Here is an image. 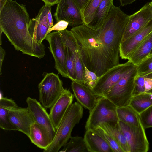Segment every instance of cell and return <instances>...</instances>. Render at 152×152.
Returning <instances> with one entry per match:
<instances>
[{"label":"cell","instance_id":"cell-1","mask_svg":"<svg viewBox=\"0 0 152 152\" xmlns=\"http://www.w3.org/2000/svg\"><path fill=\"white\" fill-rule=\"evenodd\" d=\"M84 64L99 77L119 64L123 34L104 26L94 30L85 24L72 27Z\"/></svg>","mask_w":152,"mask_h":152},{"label":"cell","instance_id":"cell-2","mask_svg":"<svg viewBox=\"0 0 152 152\" xmlns=\"http://www.w3.org/2000/svg\"><path fill=\"white\" fill-rule=\"evenodd\" d=\"M29 16L25 5L7 0L0 10V30L15 49L23 54L38 57L45 47L36 42L28 30Z\"/></svg>","mask_w":152,"mask_h":152},{"label":"cell","instance_id":"cell-3","mask_svg":"<svg viewBox=\"0 0 152 152\" xmlns=\"http://www.w3.org/2000/svg\"><path fill=\"white\" fill-rule=\"evenodd\" d=\"M83 115L82 106L78 102L72 103L68 107L56 129L52 142L44 152H58L71 137L74 127L78 124Z\"/></svg>","mask_w":152,"mask_h":152},{"label":"cell","instance_id":"cell-4","mask_svg":"<svg viewBox=\"0 0 152 152\" xmlns=\"http://www.w3.org/2000/svg\"><path fill=\"white\" fill-rule=\"evenodd\" d=\"M117 108V106L107 99L103 96H99L95 106L89 110L85 126L86 130L94 129L104 123H118Z\"/></svg>","mask_w":152,"mask_h":152},{"label":"cell","instance_id":"cell-5","mask_svg":"<svg viewBox=\"0 0 152 152\" xmlns=\"http://www.w3.org/2000/svg\"><path fill=\"white\" fill-rule=\"evenodd\" d=\"M137 75L135 66L103 96L109 100L117 107L129 105L132 97L135 80Z\"/></svg>","mask_w":152,"mask_h":152},{"label":"cell","instance_id":"cell-6","mask_svg":"<svg viewBox=\"0 0 152 152\" xmlns=\"http://www.w3.org/2000/svg\"><path fill=\"white\" fill-rule=\"evenodd\" d=\"M39 100L46 109H50L65 90L58 76L47 73L38 85Z\"/></svg>","mask_w":152,"mask_h":152},{"label":"cell","instance_id":"cell-7","mask_svg":"<svg viewBox=\"0 0 152 152\" xmlns=\"http://www.w3.org/2000/svg\"><path fill=\"white\" fill-rule=\"evenodd\" d=\"M135 66L127 61L109 69L99 77L95 86L91 90L92 92L98 96H103Z\"/></svg>","mask_w":152,"mask_h":152},{"label":"cell","instance_id":"cell-8","mask_svg":"<svg viewBox=\"0 0 152 152\" xmlns=\"http://www.w3.org/2000/svg\"><path fill=\"white\" fill-rule=\"evenodd\" d=\"M51 8L43 6L35 18L30 19L28 24L30 34L34 39L39 44L46 38L53 22L51 12Z\"/></svg>","mask_w":152,"mask_h":152},{"label":"cell","instance_id":"cell-9","mask_svg":"<svg viewBox=\"0 0 152 152\" xmlns=\"http://www.w3.org/2000/svg\"><path fill=\"white\" fill-rule=\"evenodd\" d=\"M118 123L130 152H147L148 151L149 143L145 129L140 121L138 126H130L120 121Z\"/></svg>","mask_w":152,"mask_h":152},{"label":"cell","instance_id":"cell-10","mask_svg":"<svg viewBox=\"0 0 152 152\" xmlns=\"http://www.w3.org/2000/svg\"><path fill=\"white\" fill-rule=\"evenodd\" d=\"M55 62V68L63 77L69 78L66 64V52L60 31L50 32L45 39Z\"/></svg>","mask_w":152,"mask_h":152},{"label":"cell","instance_id":"cell-11","mask_svg":"<svg viewBox=\"0 0 152 152\" xmlns=\"http://www.w3.org/2000/svg\"><path fill=\"white\" fill-rule=\"evenodd\" d=\"M26 102L35 122L42 128L51 143L55 136L56 130L45 109L36 99L28 97Z\"/></svg>","mask_w":152,"mask_h":152},{"label":"cell","instance_id":"cell-12","mask_svg":"<svg viewBox=\"0 0 152 152\" xmlns=\"http://www.w3.org/2000/svg\"><path fill=\"white\" fill-rule=\"evenodd\" d=\"M54 16L57 22L64 20L72 27L84 24L80 10L74 0H60Z\"/></svg>","mask_w":152,"mask_h":152},{"label":"cell","instance_id":"cell-13","mask_svg":"<svg viewBox=\"0 0 152 152\" xmlns=\"http://www.w3.org/2000/svg\"><path fill=\"white\" fill-rule=\"evenodd\" d=\"M152 19V3L148 2L139 10L129 15L121 42L130 37Z\"/></svg>","mask_w":152,"mask_h":152},{"label":"cell","instance_id":"cell-14","mask_svg":"<svg viewBox=\"0 0 152 152\" xmlns=\"http://www.w3.org/2000/svg\"><path fill=\"white\" fill-rule=\"evenodd\" d=\"M8 116L19 131L28 137L31 126L35 121L28 107L22 108L17 105L13 107L9 110Z\"/></svg>","mask_w":152,"mask_h":152},{"label":"cell","instance_id":"cell-15","mask_svg":"<svg viewBox=\"0 0 152 152\" xmlns=\"http://www.w3.org/2000/svg\"><path fill=\"white\" fill-rule=\"evenodd\" d=\"M152 32V19L145 26L126 40L121 42L119 56L122 59H128L139 45Z\"/></svg>","mask_w":152,"mask_h":152},{"label":"cell","instance_id":"cell-16","mask_svg":"<svg viewBox=\"0 0 152 152\" xmlns=\"http://www.w3.org/2000/svg\"><path fill=\"white\" fill-rule=\"evenodd\" d=\"M74 96L69 89H65L50 109L49 115L56 130L67 109L72 104Z\"/></svg>","mask_w":152,"mask_h":152},{"label":"cell","instance_id":"cell-17","mask_svg":"<svg viewBox=\"0 0 152 152\" xmlns=\"http://www.w3.org/2000/svg\"><path fill=\"white\" fill-rule=\"evenodd\" d=\"M71 87L74 96L82 106L89 110L94 107L99 96L93 93L86 85L72 81Z\"/></svg>","mask_w":152,"mask_h":152},{"label":"cell","instance_id":"cell-18","mask_svg":"<svg viewBox=\"0 0 152 152\" xmlns=\"http://www.w3.org/2000/svg\"><path fill=\"white\" fill-rule=\"evenodd\" d=\"M67 39L75 55L76 78L75 81L85 84V66L84 64L76 39L71 31H62Z\"/></svg>","mask_w":152,"mask_h":152},{"label":"cell","instance_id":"cell-19","mask_svg":"<svg viewBox=\"0 0 152 152\" xmlns=\"http://www.w3.org/2000/svg\"><path fill=\"white\" fill-rule=\"evenodd\" d=\"M84 139L88 152H113L104 139L93 130H86Z\"/></svg>","mask_w":152,"mask_h":152},{"label":"cell","instance_id":"cell-20","mask_svg":"<svg viewBox=\"0 0 152 152\" xmlns=\"http://www.w3.org/2000/svg\"><path fill=\"white\" fill-rule=\"evenodd\" d=\"M152 50V32L139 45L128 59V61L136 66L150 55Z\"/></svg>","mask_w":152,"mask_h":152},{"label":"cell","instance_id":"cell-21","mask_svg":"<svg viewBox=\"0 0 152 152\" xmlns=\"http://www.w3.org/2000/svg\"><path fill=\"white\" fill-rule=\"evenodd\" d=\"M17 105L11 98L2 97L0 99V127L7 131H19L18 129L11 122L8 114L10 109Z\"/></svg>","mask_w":152,"mask_h":152},{"label":"cell","instance_id":"cell-22","mask_svg":"<svg viewBox=\"0 0 152 152\" xmlns=\"http://www.w3.org/2000/svg\"><path fill=\"white\" fill-rule=\"evenodd\" d=\"M113 4V0H102L96 11L91 21L87 26L94 30L99 28L105 22Z\"/></svg>","mask_w":152,"mask_h":152},{"label":"cell","instance_id":"cell-23","mask_svg":"<svg viewBox=\"0 0 152 152\" xmlns=\"http://www.w3.org/2000/svg\"><path fill=\"white\" fill-rule=\"evenodd\" d=\"M28 137L32 143L43 150L46 149L50 144L46 134L35 122L31 126Z\"/></svg>","mask_w":152,"mask_h":152},{"label":"cell","instance_id":"cell-24","mask_svg":"<svg viewBox=\"0 0 152 152\" xmlns=\"http://www.w3.org/2000/svg\"><path fill=\"white\" fill-rule=\"evenodd\" d=\"M116 110L119 121L131 126L139 125V114L129 105L117 107Z\"/></svg>","mask_w":152,"mask_h":152},{"label":"cell","instance_id":"cell-25","mask_svg":"<svg viewBox=\"0 0 152 152\" xmlns=\"http://www.w3.org/2000/svg\"><path fill=\"white\" fill-rule=\"evenodd\" d=\"M59 31L62 41L64 45L66 66L69 78L72 81H75L76 75L75 55L66 36L62 31Z\"/></svg>","mask_w":152,"mask_h":152},{"label":"cell","instance_id":"cell-26","mask_svg":"<svg viewBox=\"0 0 152 152\" xmlns=\"http://www.w3.org/2000/svg\"><path fill=\"white\" fill-rule=\"evenodd\" d=\"M99 126H101L113 137L124 152H130L127 141L120 129L118 122L117 124H113L104 123Z\"/></svg>","mask_w":152,"mask_h":152},{"label":"cell","instance_id":"cell-27","mask_svg":"<svg viewBox=\"0 0 152 152\" xmlns=\"http://www.w3.org/2000/svg\"><path fill=\"white\" fill-rule=\"evenodd\" d=\"M139 114L152 105V93H145L132 97L129 104Z\"/></svg>","mask_w":152,"mask_h":152},{"label":"cell","instance_id":"cell-28","mask_svg":"<svg viewBox=\"0 0 152 152\" xmlns=\"http://www.w3.org/2000/svg\"><path fill=\"white\" fill-rule=\"evenodd\" d=\"M59 152H88L84 138L78 136L71 137L70 140Z\"/></svg>","mask_w":152,"mask_h":152},{"label":"cell","instance_id":"cell-29","mask_svg":"<svg viewBox=\"0 0 152 152\" xmlns=\"http://www.w3.org/2000/svg\"><path fill=\"white\" fill-rule=\"evenodd\" d=\"M102 0H89L80 10L84 24L88 25L91 21L93 16Z\"/></svg>","mask_w":152,"mask_h":152},{"label":"cell","instance_id":"cell-30","mask_svg":"<svg viewBox=\"0 0 152 152\" xmlns=\"http://www.w3.org/2000/svg\"><path fill=\"white\" fill-rule=\"evenodd\" d=\"M92 130L99 134L104 139L111 148L113 152H124L113 137L101 126H99Z\"/></svg>","mask_w":152,"mask_h":152},{"label":"cell","instance_id":"cell-31","mask_svg":"<svg viewBox=\"0 0 152 152\" xmlns=\"http://www.w3.org/2000/svg\"><path fill=\"white\" fill-rule=\"evenodd\" d=\"M137 75L144 76L152 73V55L149 56L136 66Z\"/></svg>","mask_w":152,"mask_h":152},{"label":"cell","instance_id":"cell-32","mask_svg":"<svg viewBox=\"0 0 152 152\" xmlns=\"http://www.w3.org/2000/svg\"><path fill=\"white\" fill-rule=\"evenodd\" d=\"M139 116L145 129L152 127V105L139 114Z\"/></svg>","mask_w":152,"mask_h":152},{"label":"cell","instance_id":"cell-33","mask_svg":"<svg viewBox=\"0 0 152 152\" xmlns=\"http://www.w3.org/2000/svg\"><path fill=\"white\" fill-rule=\"evenodd\" d=\"M145 92V76L137 75L136 77L132 97Z\"/></svg>","mask_w":152,"mask_h":152},{"label":"cell","instance_id":"cell-34","mask_svg":"<svg viewBox=\"0 0 152 152\" xmlns=\"http://www.w3.org/2000/svg\"><path fill=\"white\" fill-rule=\"evenodd\" d=\"M85 83L91 90L95 86L99 77L94 72L89 70L85 66Z\"/></svg>","mask_w":152,"mask_h":152},{"label":"cell","instance_id":"cell-35","mask_svg":"<svg viewBox=\"0 0 152 152\" xmlns=\"http://www.w3.org/2000/svg\"><path fill=\"white\" fill-rule=\"evenodd\" d=\"M69 24L68 22L64 20H61L57 22V23L50 29L48 34L52 31H59L64 30L67 27Z\"/></svg>","mask_w":152,"mask_h":152},{"label":"cell","instance_id":"cell-36","mask_svg":"<svg viewBox=\"0 0 152 152\" xmlns=\"http://www.w3.org/2000/svg\"><path fill=\"white\" fill-rule=\"evenodd\" d=\"M145 92L152 93V73L145 76Z\"/></svg>","mask_w":152,"mask_h":152},{"label":"cell","instance_id":"cell-37","mask_svg":"<svg viewBox=\"0 0 152 152\" xmlns=\"http://www.w3.org/2000/svg\"><path fill=\"white\" fill-rule=\"evenodd\" d=\"M5 55V51L2 47H0V75L2 74L1 69L2 63Z\"/></svg>","mask_w":152,"mask_h":152},{"label":"cell","instance_id":"cell-38","mask_svg":"<svg viewBox=\"0 0 152 152\" xmlns=\"http://www.w3.org/2000/svg\"><path fill=\"white\" fill-rule=\"evenodd\" d=\"M89 0H74L80 10L83 9Z\"/></svg>","mask_w":152,"mask_h":152},{"label":"cell","instance_id":"cell-39","mask_svg":"<svg viewBox=\"0 0 152 152\" xmlns=\"http://www.w3.org/2000/svg\"><path fill=\"white\" fill-rule=\"evenodd\" d=\"M45 3V5L51 7L55 4H58L60 0H42Z\"/></svg>","mask_w":152,"mask_h":152},{"label":"cell","instance_id":"cell-40","mask_svg":"<svg viewBox=\"0 0 152 152\" xmlns=\"http://www.w3.org/2000/svg\"><path fill=\"white\" fill-rule=\"evenodd\" d=\"M121 5L122 6L131 4L137 0H119Z\"/></svg>","mask_w":152,"mask_h":152},{"label":"cell","instance_id":"cell-41","mask_svg":"<svg viewBox=\"0 0 152 152\" xmlns=\"http://www.w3.org/2000/svg\"><path fill=\"white\" fill-rule=\"evenodd\" d=\"M7 0H0V10H1Z\"/></svg>","mask_w":152,"mask_h":152},{"label":"cell","instance_id":"cell-42","mask_svg":"<svg viewBox=\"0 0 152 152\" xmlns=\"http://www.w3.org/2000/svg\"><path fill=\"white\" fill-rule=\"evenodd\" d=\"M151 2L152 3V0L151 1ZM151 55H152V50L150 53V55H149V56H151Z\"/></svg>","mask_w":152,"mask_h":152}]
</instances>
